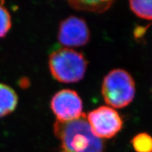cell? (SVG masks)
I'll return each instance as SVG.
<instances>
[{
    "mask_svg": "<svg viewBox=\"0 0 152 152\" xmlns=\"http://www.w3.org/2000/svg\"><path fill=\"white\" fill-rule=\"evenodd\" d=\"M87 118L93 132L100 139L113 137L123 128L122 118L109 106H99L89 112Z\"/></svg>",
    "mask_w": 152,
    "mask_h": 152,
    "instance_id": "obj_4",
    "label": "cell"
},
{
    "mask_svg": "<svg viewBox=\"0 0 152 152\" xmlns=\"http://www.w3.org/2000/svg\"><path fill=\"white\" fill-rule=\"evenodd\" d=\"M131 144L136 152H152V137L148 133L137 134L132 139Z\"/></svg>",
    "mask_w": 152,
    "mask_h": 152,
    "instance_id": "obj_10",
    "label": "cell"
},
{
    "mask_svg": "<svg viewBox=\"0 0 152 152\" xmlns=\"http://www.w3.org/2000/svg\"><path fill=\"white\" fill-rule=\"evenodd\" d=\"M11 26V16L8 11L0 5V37L7 35Z\"/></svg>",
    "mask_w": 152,
    "mask_h": 152,
    "instance_id": "obj_11",
    "label": "cell"
},
{
    "mask_svg": "<svg viewBox=\"0 0 152 152\" xmlns=\"http://www.w3.org/2000/svg\"><path fill=\"white\" fill-rule=\"evenodd\" d=\"M113 1H69L70 7L75 10L89 11L94 13H103L107 11Z\"/></svg>",
    "mask_w": 152,
    "mask_h": 152,
    "instance_id": "obj_8",
    "label": "cell"
},
{
    "mask_svg": "<svg viewBox=\"0 0 152 152\" xmlns=\"http://www.w3.org/2000/svg\"><path fill=\"white\" fill-rule=\"evenodd\" d=\"M51 109L57 121L68 122L83 114V102L75 91L62 90L54 95L51 100Z\"/></svg>",
    "mask_w": 152,
    "mask_h": 152,
    "instance_id": "obj_5",
    "label": "cell"
},
{
    "mask_svg": "<svg viewBox=\"0 0 152 152\" xmlns=\"http://www.w3.org/2000/svg\"><path fill=\"white\" fill-rule=\"evenodd\" d=\"M102 94L105 102L116 109L128 106L135 95V83L128 72L114 69L104 77Z\"/></svg>",
    "mask_w": 152,
    "mask_h": 152,
    "instance_id": "obj_3",
    "label": "cell"
},
{
    "mask_svg": "<svg viewBox=\"0 0 152 152\" xmlns=\"http://www.w3.org/2000/svg\"><path fill=\"white\" fill-rule=\"evenodd\" d=\"M49 67L56 80L64 83H74L83 79L87 61L82 53L71 49L62 48L50 54Z\"/></svg>",
    "mask_w": 152,
    "mask_h": 152,
    "instance_id": "obj_2",
    "label": "cell"
},
{
    "mask_svg": "<svg viewBox=\"0 0 152 152\" xmlns=\"http://www.w3.org/2000/svg\"><path fill=\"white\" fill-rule=\"evenodd\" d=\"M146 30H147V27H137L136 28V29L134 30V37L136 38H140L144 35V34L145 33Z\"/></svg>",
    "mask_w": 152,
    "mask_h": 152,
    "instance_id": "obj_12",
    "label": "cell"
},
{
    "mask_svg": "<svg viewBox=\"0 0 152 152\" xmlns=\"http://www.w3.org/2000/svg\"><path fill=\"white\" fill-rule=\"evenodd\" d=\"M90 39V32L86 21L76 16L63 20L58 30V39L62 45L78 47L86 45Z\"/></svg>",
    "mask_w": 152,
    "mask_h": 152,
    "instance_id": "obj_6",
    "label": "cell"
},
{
    "mask_svg": "<svg viewBox=\"0 0 152 152\" xmlns=\"http://www.w3.org/2000/svg\"><path fill=\"white\" fill-rule=\"evenodd\" d=\"M130 7L136 16L146 20H152V1H130Z\"/></svg>",
    "mask_w": 152,
    "mask_h": 152,
    "instance_id": "obj_9",
    "label": "cell"
},
{
    "mask_svg": "<svg viewBox=\"0 0 152 152\" xmlns=\"http://www.w3.org/2000/svg\"><path fill=\"white\" fill-rule=\"evenodd\" d=\"M18 104V96L15 91L0 83V118L8 115L16 109Z\"/></svg>",
    "mask_w": 152,
    "mask_h": 152,
    "instance_id": "obj_7",
    "label": "cell"
},
{
    "mask_svg": "<svg viewBox=\"0 0 152 152\" xmlns=\"http://www.w3.org/2000/svg\"><path fill=\"white\" fill-rule=\"evenodd\" d=\"M54 130L61 152H104V142L93 132L85 113L68 122L56 121Z\"/></svg>",
    "mask_w": 152,
    "mask_h": 152,
    "instance_id": "obj_1",
    "label": "cell"
}]
</instances>
